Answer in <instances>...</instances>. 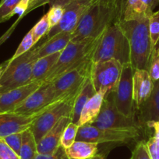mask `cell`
I'll return each mask as SVG.
<instances>
[{"instance_id":"obj_24","label":"cell","mask_w":159,"mask_h":159,"mask_svg":"<svg viewBox=\"0 0 159 159\" xmlns=\"http://www.w3.org/2000/svg\"><path fill=\"white\" fill-rule=\"evenodd\" d=\"M60 54L61 52L43 56L37 59V61L34 64L33 70H32L30 82L42 81L47 73L56 63Z\"/></svg>"},{"instance_id":"obj_17","label":"cell","mask_w":159,"mask_h":159,"mask_svg":"<svg viewBox=\"0 0 159 159\" xmlns=\"http://www.w3.org/2000/svg\"><path fill=\"white\" fill-rule=\"evenodd\" d=\"M154 88V81L147 70L136 69L133 75V98L137 110L150 97Z\"/></svg>"},{"instance_id":"obj_33","label":"cell","mask_w":159,"mask_h":159,"mask_svg":"<svg viewBox=\"0 0 159 159\" xmlns=\"http://www.w3.org/2000/svg\"><path fill=\"white\" fill-rule=\"evenodd\" d=\"M130 159H151L147 146V142L140 141L136 145Z\"/></svg>"},{"instance_id":"obj_5","label":"cell","mask_w":159,"mask_h":159,"mask_svg":"<svg viewBox=\"0 0 159 159\" xmlns=\"http://www.w3.org/2000/svg\"><path fill=\"white\" fill-rule=\"evenodd\" d=\"M38 45L15 59L7 60L0 80V94L30 83L34 62L38 58Z\"/></svg>"},{"instance_id":"obj_16","label":"cell","mask_w":159,"mask_h":159,"mask_svg":"<svg viewBox=\"0 0 159 159\" xmlns=\"http://www.w3.org/2000/svg\"><path fill=\"white\" fill-rule=\"evenodd\" d=\"M71 122V117H62L37 143L38 154H51L56 152L61 146V137L64 129Z\"/></svg>"},{"instance_id":"obj_13","label":"cell","mask_w":159,"mask_h":159,"mask_svg":"<svg viewBox=\"0 0 159 159\" xmlns=\"http://www.w3.org/2000/svg\"><path fill=\"white\" fill-rule=\"evenodd\" d=\"M55 96L52 83L42 84L30 94L13 111L24 115H32L46 109L53 103Z\"/></svg>"},{"instance_id":"obj_7","label":"cell","mask_w":159,"mask_h":159,"mask_svg":"<svg viewBox=\"0 0 159 159\" xmlns=\"http://www.w3.org/2000/svg\"><path fill=\"white\" fill-rule=\"evenodd\" d=\"M91 67L92 61L90 58L78 66L64 73L53 81L55 91L53 102L76 95L91 75Z\"/></svg>"},{"instance_id":"obj_23","label":"cell","mask_w":159,"mask_h":159,"mask_svg":"<svg viewBox=\"0 0 159 159\" xmlns=\"http://www.w3.org/2000/svg\"><path fill=\"white\" fill-rule=\"evenodd\" d=\"M98 151V143L76 140L69 148L65 150L67 159H90Z\"/></svg>"},{"instance_id":"obj_1","label":"cell","mask_w":159,"mask_h":159,"mask_svg":"<svg viewBox=\"0 0 159 159\" xmlns=\"http://www.w3.org/2000/svg\"><path fill=\"white\" fill-rule=\"evenodd\" d=\"M123 1L108 0L91 4L72 32L71 42H76L100 36L108 26L119 18Z\"/></svg>"},{"instance_id":"obj_39","label":"cell","mask_w":159,"mask_h":159,"mask_svg":"<svg viewBox=\"0 0 159 159\" xmlns=\"http://www.w3.org/2000/svg\"><path fill=\"white\" fill-rule=\"evenodd\" d=\"M72 0H50L48 5L50 7H52V6H61V7H65Z\"/></svg>"},{"instance_id":"obj_9","label":"cell","mask_w":159,"mask_h":159,"mask_svg":"<svg viewBox=\"0 0 159 159\" xmlns=\"http://www.w3.org/2000/svg\"><path fill=\"white\" fill-rule=\"evenodd\" d=\"M123 65L115 59L92 62L91 77L96 92L104 91L107 94L116 89Z\"/></svg>"},{"instance_id":"obj_38","label":"cell","mask_w":159,"mask_h":159,"mask_svg":"<svg viewBox=\"0 0 159 159\" xmlns=\"http://www.w3.org/2000/svg\"><path fill=\"white\" fill-rule=\"evenodd\" d=\"M146 125L149 128L154 129V136L153 137L159 139V121L150 122V123H147Z\"/></svg>"},{"instance_id":"obj_6","label":"cell","mask_w":159,"mask_h":159,"mask_svg":"<svg viewBox=\"0 0 159 159\" xmlns=\"http://www.w3.org/2000/svg\"><path fill=\"white\" fill-rule=\"evenodd\" d=\"M92 126L100 129L140 131L141 124L134 117H126L119 112L115 105L114 92L105 95L102 109Z\"/></svg>"},{"instance_id":"obj_40","label":"cell","mask_w":159,"mask_h":159,"mask_svg":"<svg viewBox=\"0 0 159 159\" xmlns=\"http://www.w3.org/2000/svg\"><path fill=\"white\" fill-rule=\"evenodd\" d=\"M41 1H42V0H30L29 7H28V9H27V12H26L25 14L28 13L29 12L32 11V10H34V9L38 8V7H39Z\"/></svg>"},{"instance_id":"obj_10","label":"cell","mask_w":159,"mask_h":159,"mask_svg":"<svg viewBox=\"0 0 159 159\" xmlns=\"http://www.w3.org/2000/svg\"><path fill=\"white\" fill-rule=\"evenodd\" d=\"M140 136V131L117 130V129H100L92 125L80 126L76 135V140L91 143H126Z\"/></svg>"},{"instance_id":"obj_25","label":"cell","mask_w":159,"mask_h":159,"mask_svg":"<svg viewBox=\"0 0 159 159\" xmlns=\"http://www.w3.org/2000/svg\"><path fill=\"white\" fill-rule=\"evenodd\" d=\"M79 128L80 126L76 123H73L72 122L67 125L61 137V147L66 150L76 141Z\"/></svg>"},{"instance_id":"obj_37","label":"cell","mask_w":159,"mask_h":159,"mask_svg":"<svg viewBox=\"0 0 159 159\" xmlns=\"http://www.w3.org/2000/svg\"><path fill=\"white\" fill-rule=\"evenodd\" d=\"M142 2L146 7L148 13L152 15L154 13V10L158 5L159 0H142Z\"/></svg>"},{"instance_id":"obj_34","label":"cell","mask_w":159,"mask_h":159,"mask_svg":"<svg viewBox=\"0 0 159 159\" xmlns=\"http://www.w3.org/2000/svg\"><path fill=\"white\" fill-rule=\"evenodd\" d=\"M0 159H20L2 139H0Z\"/></svg>"},{"instance_id":"obj_45","label":"cell","mask_w":159,"mask_h":159,"mask_svg":"<svg viewBox=\"0 0 159 159\" xmlns=\"http://www.w3.org/2000/svg\"><path fill=\"white\" fill-rule=\"evenodd\" d=\"M158 11H159V10H158Z\"/></svg>"},{"instance_id":"obj_31","label":"cell","mask_w":159,"mask_h":159,"mask_svg":"<svg viewBox=\"0 0 159 159\" xmlns=\"http://www.w3.org/2000/svg\"><path fill=\"white\" fill-rule=\"evenodd\" d=\"M64 13V7L61 6H52L50 7V10L46 13L49 23L50 29L57 25L62 19Z\"/></svg>"},{"instance_id":"obj_41","label":"cell","mask_w":159,"mask_h":159,"mask_svg":"<svg viewBox=\"0 0 159 159\" xmlns=\"http://www.w3.org/2000/svg\"><path fill=\"white\" fill-rule=\"evenodd\" d=\"M7 61H6L5 62H3V63L0 65V80H1V77H2V73H3L4 70H5V68L6 66H7Z\"/></svg>"},{"instance_id":"obj_27","label":"cell","mask_w":159,"mask_h":159,"mask_svg":"<svg viewBox=\"0 0 159 159\" xmlns=\"http://www.w3.org/2000/svg\"><path fill=\"white\" fill-rule=\"evenodd\" d=\"M21 0H1L0 2V23H3L14 16L13 12Z\"/></svg>"},{"instance_id":"obj_3","label":"cell","mask_w":159,"mask_h":159,"mask_svg":"<svg viewBox=\"0 0 159 159\" xmlns=\"http://www.w3.org/2000/svg\"><path fill=\"white\" fill-rule=\"evenodd\" d=\"M119 19L99 36L92 54V62L115 59L123 65L130 62L129 44L119 24Z\"/></svg>"},{"instance_id":"obj_35","label":"cell","mask_w":159,"mask_h":159,"mask_svg":"<svg viewBox=\"0 0 159 159\" xmlns=\"http://www.w3.org/2000/svg\"><path fill=\"white\" fill-rule=\"evenodd\" d=\"M147 146L151 159H159V139L154 137H150L147 141Z\"/></svg>"},{"instance_id":"obj_21","label":"cell","mask_w":159,"mask_h":159,"mask_svg":"<svg viewBox=\"0 0 159 159\" xmlns=\"http://www.w3.org/2000/svg\"><path fill=\"white\" fill-rule=\"evenodd\" d=\"M142 0H123L120 18L123 20H140L150 17Z\"/></svg>"},{"instance_id":"obj_4","label":"cell","mask_w":159,"mask_h":159,"mask_svg":"<svg viewBox=\"0 0 159 159\" xmlns=\"http://www.w3.org/2000/svg\"><path fill=\"white\" fill-rule=\"evenodd\" d=\"M98 38H86L76 42H70L61 52L56 63L47 73L42 82L52 83L64 73L78 66L88 59L92 58Z\"/></svg>"},{"instance_id":"obj_15","label":"cell","mask_w":159,"mask_h":159,"mask_svg":"<svg viewBox=\"0 0 159 159\" xmlns=\"http://www.w3.org/2000/svg\"><path fill=\"white\" fill-rule=\"evenodd\" d=\"M42 81L30 82L22 87L0 94V113L13 111L30 94L42 84Z\"/></svg>"},{"instance_id":"obj_8","label":"cell","mask_w":159,"mask_h":159,"mask_svg":"<svg viewBox=\"0 0 159 159\" xmlns=\"http://www.w3.org/2000/svg\"><path fill=\"white\" fill-rule=\"evenodd\" d=\"M76 95L54 102L35 119L30 129L33 133L37 143L62 117H71Z\"/></svg>"},{"instance_id":"obj_32","label":"cell","mask_w":159,"mask_h":159,"mask_svg":"<svg viewBox=\"0 0 159 159\" xmlns=\"http://www.w3.org/2000/svg\"><path fill=\"white\" fill-rule=\"evenodd\" d=\"M7 145L19 155L22 142V133L13 134L2 138Z\"/></svg>"},{"instance_id":"obj_18","label":"cell","mask_w":159,"mask_h":159,"mask_svg":"<svg viewBox=\"0 0 159 159\" xmlns=\"http://www.w3.org/2000/svg\"><path fill=\"white\" fill-rule=\"evenodd\" d=\"M138 110L140 124L146 125L150 122L159 121V80L154 82L151 95Z\"/></svg>"},{"instance_id":"obj_19","label":"cell","mask_w":159,"mask_h":159,"mask_svg":"<svg viewBox=\"0 0 159 159\" xmlns=\"http://www.w3.org/2000/svg\"><path fill=\"white\" fill-rule=\"evenodd\" d=\"M105 95H106L105 91H98L85 104L80 113L79 120L76 123L80 127L85 125H91L95 121L102 109Z\"/></svg>"},{"instance_id":"obj_11","label":"cell","mask_w":159,"mask_h":159,"mask_svg":"<svg viewBox=\"0 0 159 159\" xmlns=\"http://www.w3.org/2000/svg\"><path fill=\"white\" fill-rule=\"evenodd\" d=\"M133 75L134 69L131 63L123 65L119 83L114 91V100L116 108L126 117H134L133 98Z\"/></svg>"},{"instance_id":"obj_44","label":"cell","mask_w":159,"mask_h":159,"mask_svg":"<svg viewBox=\"0 0 159 159\" xmlns=\"http://www.w3.org/2000/svg\"><path fill=\"white\" fill-rule=\"evenodd\" d=\"M92 3H95V2H105L108 0H90Z\"/></svg>"},{"instance_id":"obj_36","label":"cell","mask_w":159,"mask_h":159,"mask_svg":"<svg viewBox=\"0 0 159 159\" xmlns=\"http://www.w3.org/2000/svg\"><path fill=\"white\" fill-rule=\"evenodd\" d=\"M34 159H67L65 149L62 147H59V149L51 154H37Z\"/></svg>"},{"instance_id":"obj_12","label":"cell","mask_w":159,"mask_h":159,"mask_svg":"<svg viewBox=\"0 0 159 159\" xmlns=\"http://www.w3.org/2000/svg\"><path fill=\"white\" fill-rule=\"evenodd\" d=\"M92 2L90 0H72L64 7V13L59 24L48 30L44 38L45 40L63 31L73 32L80 20Z\"/></svg>"},{"instance_id":"obj_14","label":"cell","mask_w":159,"mask_h":159,"mask_svg":"<svg viewBox=\"0 0 159 159\" xmlns=\"http://www.w3.org/2000/svg\"><path fill=\"white\" fill-rule=\"evenodd\" d=\"M46 109L32 115L20 114L15 111L0 113V139L13 134L23 133L29 129L35 119Z\"/></svg>"},{"instance_id":"obj_28","label":"cell","mask_w":159,"mask_h":159,"mask_svg":"<svg viewBox=\"0 0 159 159\" xmlns=\"http://www.w3.org/2000/svg\"><path fill=\"white\" fill-rule=\"evenodd\" d=\"M148 71L153 81L159 80V40L152 49Z\"/></svg>"},{"instance_id":"obj_30","label":"cell","mask_w":159,"mask_h":159,"mask_svg":"<svg viewBox=\"0 0 159 159\" xmlns=\"http://www.w3.org/2000/svg\"><path fill=\"white\" fill-rule=\"evenodd\" d=\"M35 45L34 42L33 40V34H32L31 30L27 34L24 36V38H23L22 42H20V45L18 46L17 49L15 52L14 55L13 56V57L10 59H15L16 58L19 57L21 55L24 54L27 52H28L29 50L31 49Z\"/></svg>"},{"instance_id":"obj_20","label":"cell","mask_w":159,"mask_h":159,"mask_svg":"<svg viewBox=\"0 0 159 159\" xmlns=\"http://www.w3.org/2000/svg\"><path fill=\"white\" fill-rule=\"evenodd\" d=\"M72 32L63 31L44 41L38 46V58L62 52L71 42Z\"/></svg>"},{"instance_id":"obj_29","label":"cell","mask_w":159,"mask_h":159,"mask_svg":"<svg viewBox=\"0 0 159 159\" xmlns=\"http://www.w3.org/2000/svg\"><path fill=\"white\" fill-rule=\"evenodd\" d=\"M149 31L152 49L159 40V11L153 13L149 18Z\"/></svg>"},{"instance_id":"obj_22","label":"cell","mask_w":159,"mask_h":159,"mask_svg":"<svg viewBox=\"0 0 159 159\" xmlns=\"http://www.w3.org/2000/svg\"><path fill=\"white\" fill-rule=\"evenodd\" d=\"M95 94L96 91L94 89V84H93L92 80H91V75H90L84 84L79 94L76 95V98H75L71 116L72 123H77L84 106L89 101V99L92 98Z\"/></svg>"},{"instance_id":"obj_26","label":"cell","mask_w":159,"mask_h":159,"mask_svg":"<svg viewBox=\"0 0 159 159\" xmlns=\"http://www.w3.org/2000/svg\"><path fill=\"white\" fill-rule=\"evenodd\" d=\"M49 30L50 26L49 23H48V16H47V14H45L31 29L33 40L35 45L46 35V34L48 33Z\"/></svg>"},{"instance_id":"obj_43","label":"cell","mask_w":159,"mask_h":159,"mask_svg":"<svg viewBox=\"0 0 159 159\" xmlns=\"http://www.w3.org/2000/svg\"><path fill=\"white\" fill-rule=\"evenodd\" d=\"M49 1L50 0H42V1H41V2H40L39 7H42V6H45V5H46V4H48L49 3Z\"/></svg>"},{"instance_id":"obj_2","label":"cell","mask_w":159,"mask_h":159,"mask_svg":"<svg viewBox=\"0 0 159 159\" xmlns=\"http://www.w3.org/2000/svg\"><path fill=\"white\" fill-rule=\"evenodd\" d=\"M149 18L140 20H123L119 16L118 20L129 42L130 63L134 70H148L152 52Z\"/></svg>"},{"instance_id":"obj_42","label":"cell","mask_w":159,"mask_h":159,"mask_svg":"<svg viewBox=\"0 0 159 159\" xmlns=\"http://www.w3.org/2000/svg\"><path fill=\"white\" fill-rule=\"evenodd\" d=\"M90 159H106V157H105L104 155H102V154H97L95 156H94V157H91V158Z\"/></svg>"}]
</instances>
